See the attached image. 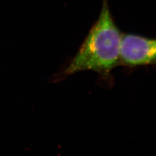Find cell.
<instances>
[{
    "label": "cell",
    "instance_id": "6da1fadb",
    "mask_svg": "<svg viewBox=\"0 0 156 156\" xmlns=\"http://www.w3.org/2000/svg\"><path fill=\"white\" fill-rule=\"evenodd\" d=\"M122 35L112 16L108 0H103L100 15L62 74L82 71L108 73L120 62Z\"/></svg>",
    "mask_w": 156,
    "mask_h": 156
},
{
    "label": "cell",
    "instance_id": "7a4b0ae2",
    "mask_svg": "<svg viewBox=\"0 0 156 156\" xmlns=\"http://www.w3.org/2000/svg\"><path fill=\"white\" fill-rule=\"evenodd\" d=\"M120 62L130 66L156 64V39L133 34L122 35Z\"/></svg>",
    "mask_w": 156,
    "mask_h": 156
}]
</instances>
